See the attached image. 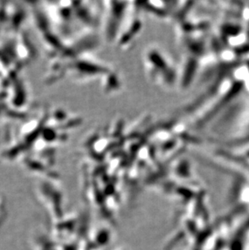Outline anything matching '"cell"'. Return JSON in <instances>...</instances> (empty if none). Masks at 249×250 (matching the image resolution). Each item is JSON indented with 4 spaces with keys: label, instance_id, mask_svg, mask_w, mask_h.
Instances as JSON below:
<instances>
[{
    "label": "cell",
    "instance_id": "1",
    "mask_svg": "<svg viewBox=\"0 0 249 250\" xmlns=\"http://www.w3.org/2000/svg\"><path fill=\"white\" fill-rule=\"evenodd\" d=\"M172 57L159 45H150L144 53V66L150 81L160 87L172 88L176 83V66Z\"/></svg>",
    "mask_w": 249,
    "mask_h": 250
}]
</instances>
